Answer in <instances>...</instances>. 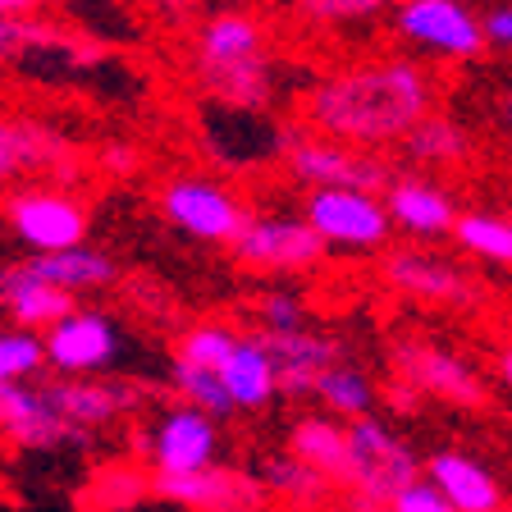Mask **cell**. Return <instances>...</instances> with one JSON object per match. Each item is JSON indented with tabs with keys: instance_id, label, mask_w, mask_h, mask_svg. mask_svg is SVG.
<instances>
[{
	"instance_id": "2e32d148",
	"label": "cell",
	"mask_w": 512,
	"mask_h": 512,
	"mask_svg": "<svg viewBox=\"0 0 512 512\" xmlns=\"http://www.w3.org/2000/svg\"><path fill=\"white\" fill-rule=\"evenodd\" d=\"M42 389L78 430H87V435L142 407V384L106 380V375H51Z\"/></svg>"
},
{
	"instance_id": "44dd1931",
	"label": "cell",
	"mask_w": 512,
	"mask_h": 512,
	"mask_svg": "<svg viewBox=\"0 0 512 512\" xmlns=\"http://www.w3.org/2000/svg\"><path fill=\"white\" fill-rule=\"evenodd\" d=\"M426 476L444 490L453 512H503L508 508V494H503L499 476L480 458H471V453L439 448V453L426 458Z\"/></svg>"
},
{
	"instance_id": "4dcf8cb0",
	"label": "cell",
	"mask_w": 512,
	"mask_h": 512,
	"mask_svg": "<svg viewBox=\"0 0 512 512\" xmlns=\"http://www.w3.org/2000/svg\"><path fill=\"white\" fill-rule=\"evenodd\" d=\"M403 0H293V19L307 28H348L371 23L380 14H394Z\"/></svg>"
},
{
	"instance_id": "7402d4cb",
	"label": "cell",
	"mask_w": 512,
	"mask_h": 512,
	"mask_svg": "<svg viewBox=\"0 0 512 512\" xmlns=\"http://www.w3.org/2000/svg\"><path fill=\"white\" fill-rule=\"evenodd\" d=\"M78 293L69 288H55V284H42V279H28L23 266H0V307L10 311L14 330H55L64 316H74L78 311Z\"/></svg>"
},
{
	"instance_id": "8fae6325",
	"label": "cell",
	"mask_w": 512,
	"mask_h": 512,
	"mask_svg": "<svg viewBox=\"0 0 512 512\" xmlns=\"http://www.w3.org/2000/svg\"><path fill=\"white\" fill-rule=\"evenodd\" d=\"M23 174L46 183H74L83 174V147L42 119L0 115V183Z\"/></svg>"
},
{
	"instance_id": "9a60e30c",
	"label": "cell",
	"mask_w": 512,
	"mask_h": 512,
	"mask_svg": "<svg viewBox=\"0 0 512 512\" xmlns=\"http://www.w3.org/2000/svg\"><path fill=\"white\" fill-rule=\"evenodd\" d=\"M119 357V325L106 311L64 316L55 330H46V362L51 375H106Z\"/></svg>"
},
{
	"instance_id": "484cf974",
	"label": "cell",
	"mask_w": 512,
	"mask_h": 512,
	"mask_svg": "<svg viewBox=\"0 0 512 512\" xmlns=\"http://www.w3.org/2000/svg\"><path fill=\"white\" fill-rule=\"evenodd\" d=\"M261 480H266V490H270V499H279V503H288V508H302V512H311V508H325V503L334 499V485L325 471H316L311 462H302L298 453H270L266 462H261Z\"/></svg>"
},
{
	"instance_id": "8992f818",
	"label": "cell",
	"mask_w": 512,
	"mask_h": 512,
	"mask_svg": "<svg viewBox=\"0 0 512 512\" xmlns=\"http://www.w3.org/2000/svg\"><path fill=\"white\" fill-rule=\"evenodd\" d=\"M394 375L403 384H412L421 398H435L458 412H480L490 403V389L476 375V366L467 357H458L444 343L430 339H398L394 343Z\"/></svg>"
},
{
	"instance_id": "1f68e13d",
	"label": "cell",
	"mask_w": 512,
	"mask_h": 512,
	"mask_svg": "<svg viewBox=\"0 0 512 512\" xmlns=\"http://www.w3.org/2000/svg\"><path fill=\"white\" fill-rule=\"evenodd\" d=\"M238 343H243V334H234V325H224V320H202V325H188V330L179 334L174 357L197 362V366H215V371H220V366L238 352Z\"/></svg>"
},
{
	"instance_id": "f1b7e54d",
	"label": "cell",
	"mask_w": 512,
	"mask_h": 512,
	"mask_svg": "<svg viewBox=\"0 0 512 512\" xmlns=\"http://www.w3.org/2000/svg\"><path fill=\"white\" fill-rule=\"evenodd\" d=\"M375 380L362 371V366H352L343 357L339 366L316 380V403H325V412L339 416V421H357V416H371L375 412Z\"/></svg>"
},
{
	"instance_id": "5b68a950",
	"label": "cell",
	"mask_w": 512,
	"mask_h": 512,
	"mask_svg": "<svg viewBox=\"0 0 512 512\" xmlns=\"http://www.w3.org/2000/svg\"><path fill=\"white\" fill-rule=\"evenodd\" d=\"M394 37L421 55L476 60L485 51V19L462 0H403L394 10Z\"/></svg>"
},
{
	"instance_id": "e575fe53",
	"label": "cell",
	"mask_w": 512,
	"mask_h": 512,
	"mask_svg": "<svg viewBox=\"0 0 512 512\" xmlns=\"http://www.w3.org/2000/svg\"><path fill=\"white\" fill-rule=\"evenodd\" d=\"M256 325L261 330H275V334H284V330H307V307H302V298L298 293H261L256 298Z\"/></svg>"
},
{
	"instance_id": "30bf717a",
	"label": "cell",
	"mask_w": 512,
	"mask_h": 512,
	"mask_svg": "<svg viewBox=\"0 0 512 512\" xmlns=\"http://www.w3.org/2000/svg\"><path fill=\"white\" fill-rule=\"evenodd\" d=\"M325 238L307 215H252L247 229L234 238V261L247 270H270V275H298L316 270L325 261Z\"/></svg>"
},
{
	"instance_id": "60d3db41",
	"label": "cell",
	"mask_w": 512,
	"mask_h": 512,
	"mask_svg": "<svg viewBox=\"0 0 512 512\" xmlns=\"http://www.w3.org/2000/svg\"><path fill=\"white\" fill-rule=\"evenodd\" d=\"M46 0H0V14H37Z\"/></svg>"
},
{
	"instance_id": "ab89813d",
	"label": "cell",
	"mask_w": 512,
	"mask_h": 512,
	"mask_svg": "<svg viewBox=\"0 0 512 512\" xmlns=\"http://www.w3.org/2000/svg\"><path fill=\"white\" fill-rule=\"evenodd\" d=\"M494 119H499V128H508L512 133V83L494 92Z\"/></svg>"
},
{
	"instance_id": "cb8c5ba5",
	"label": "cell",
	"mask_w": 512,
	"mask_h": 512,
	"mask_svg": "<svg viewBox=\"0 0 512 512\" xmlns=\"http://www.w3.org/2000/svg\"><path fill=\"white\" fill-rule=\"evenodd\" d=\"M23 275L28 279H42V284H55V288H69V293H87V288H106L115 284L119 266L110 261L106 252L96 247H69V252H37L28 261H19Z\"/></svg>"
},
{
	"instance_id": "d6986e66",
	"label": "cell",
	"mask_w": 512,
	"mask_h": 512,
	"mask_svg": "<svg viewBox=\"0 0 512 512\" xmlns=\"http://www.w3.org/2000/svg\"><path fill=\"white\" fill-rule=\"evenodd\" d=\"M261 348L270 352V362L279 371V394L288 398H316V380L330 366L343 362V343L334 334H311V330H256Z\"/></svg>"
},
{
	"instance_id": "3957f363",
	"label": "cell",
	"mask_w": 512,
	"mask_h": 512,
	"mask_svg": "<svg viewBox=\"0 0 512 512\" xmlns=\"http://www.w3.org/2000/svg\"><path fill=\"white\" fill-rule=\"evenodd\" d=\"M348 439H352V471L348 485H343L348 512H389V503H394V494L403 485L426 476V462L375 416L348 421Z\"/></svg>"
},
{
	"instance_id": "f546056e",
	"label": "cell",
	"mask_w": 512,
	"mask_h": 512,
	"mask_svg": "<svg viewBox=\"0 0 512 512\" xmlns=\"http://www.w3.org/2000/svg\"><path fill=\"white\" fill-rule=\"evenodd\" d=\"M170 389L183 398V403L202 407V412H211V416H229V412H234V398H229V389H224V375L215 371V366H197V362H183V357H174Z\"/></svg>"
},
{
	"instance_id": "6da1fadb",
	"label": "cell",
	"mask_w": 512,
	"mask_h": 512,
	"mask_svg": "<svg viewBox=\"0 0 512 512\" xmlns=\"http://www.w3.org/2000/svg\"><path fill=\"white\" fill-rule=\"evenodd\" d=\"M435 110V78L412 55H375L330 69L302 96V128L348 147L403 142Z\"/></svg>"
},
{
	"instance_id": "52a82bcc",
	"label": "cell",
	"mask_w": 512,
	"mask_h": 512,
	"mask_svg": "<svg viewBox=\"0 0 512 512\" xmlns=\"http://www.w3.org/2000/svg\"><path fill=\"white\" fill-rule=\"evenodd\" d=\"M160 215L179 234L202 238V243H224V247H234V238L252 220V211L238 202L234 192L211 179H197V174H174V179L160 183Z\"/></svg>"
},
{
	"instance_id": "7a4b0ae2",
	"label": "cell",
	"mask_w": 512,
	"mask_h": 512,
	"mask_svg": "<svg viewBox=\"0 0 512 512\" xmlns=\"http://www.w3.org/2000/svg\"><path fill=\"white\" fill-rule=\"evenodd\" d=\"M192 69L215 106L238 110V115H261L270 106V83H275L266 23L247 10L211 14L192 42Z\"/></svg>"
},
{
	"instance_id": "d6a6232c",
	"label": "cell",
	"mask_w": 512,
	"mask_h": 512,
	"mask_svg": "<svg viewBox=\"0 0 512 512\" xmlns=\"http://www.w3.org/2000/svg\"><path fill=\"white\" fill-rule=\"evenodd\" d=\"M42 371H51V362H46V334H32V330L0 334V384H28Z\"/></svg>"
},
{
	"instance_id": "836d02e7",
	"label": "cell",
	"mask_w": 512,
	"mask_h": 512,
	"mask_svg": "<svg viewBox=\"0 0 512 512\" xmlns=\"http://www.w3.org/2000/svg\"><path fill=\"white\" fill-rule=\"evenodd\" d=\"M151 494V476L138 467H128V462H115V467H101L92 476V499L101 503L106 512H128L138 508L142 499Z\"/></svg>"
},
{
	"instance_id": "ba28073f",
	"label": "cell",
	"mask_w": 512,
	"mask_h": 512,
	"mask_svg": "<svg viewBox=\"0 0 512 512\" xmlns=\"http://www.w3.org/2000/svg\"><path fill=\"white\" fill-rule=\"evenodd\" d=\"M307 215L316 224V234L334 247H352V252H380L394 238V215L384 206V192L366 188H311L307 192Z\"/></svg>"
},
{
	"instance_id": "b9f144b4",
	"label": "cell",
	"mask_w": 512,
	"mask_h": 512,
	"mask_svg": "<svg viewBox=\"0 0 512 512\" xmlns=\"http://www.w3.org/2000/svg\"><path fill=\"white\" fill-rule=\"evenodd\" d=\"M494 366H499V380L512 389V348H503V352H499V362H494Z\"/></svg>"
},
{
	"instance_id": "9c48e42d",
	"label": "cell",
	"mask_w": 512,
	"mask_h": 512,
	"mask_svg": "<svg viewBox=\"0 0 512 512\" xmlns=\"http://www.w3.org/2000/svg\"><path fill=\"white\" fill-rule=\"evenodd\" d=\"M380 279L389 293L426 307H448V311H467L476 307L480 288L458 261L430 252V247H389L380 256Z\"/></svg>"
},
{
	"instance_id": "f35d334b",
	"label": "cell",
	"mask_w": 512,
	"mask_h": 512,
	"mask_svg": "<svg viewBox=\"0 0 512 512\" xmlns=\"http://www.w3.org/2000/svg\"><path fill=\"white\" fill-rule=\"evenodd\" d=\"M142 10H151L156 19H165V23H183V19H192V14L202 10V0H138Z\"/></svg>"
},
{
	"instance_id": "7bdbcfd3",
	"label": "cell",
	"mask_w": 512,
	"mask_h": 512,
	"mask_svg": "<svg viewBox=\"0 0 512 512\" xmlns=\"http://www.w3.org/2000/svg\"><path fill=\"white\" fill-rule=\"evenodd\" d=\"M0 215H5V206H0Z\"/></svg>"
},
{
	"instance_id": "4fadbf2b",
	"label": "cell",
	"mask_w": 512,
	"mask_h": 512,
	"mask_svg": "<svg viewBox=\"0 0 512 512\" xmlns=\"http://www.w3.org/2000/svg\"><path fill=\"white\" fill-rule=\"evenodd\" d=\"M220 416L202 412L192 403H179L156 421V430L147 435H133V448L142 458H151V467L160 476H183V471H202L215 467L220 458Z\"/></svg>"
},
{
	"instance_id": "e0dca14e",
	"label": "cell",
	"mask_w": 512,
	"mask_h": 512,
	"mask_svg": "<svg viewBox=\"0 0 512 512\" xmlns=\"http://www.w3.org/2000/svg\"><path fill=\"white\" fill-rule=\"evenodd\" d=\"M0 430L23 448H64L92 439L46 398L42 384H0Z\"/></svg>"
},
{
	"instance_id": "d4e9b609",
	"label": "cell",
	"mask_w": 512,
	"mask_h": 512,
	"mask_svg": "<svg viewBox=\"0 0 512 512\" xmlns=\"http://www.w3.org/2000/svg\"><path fill=\"white\" fill-rule=\"evenodd\" d=\"M220 375H224L229 398H234V412H261V407H270V398L279 394V371L256 334L238 343V352L220 366Z\"/></svg>"
},
{
	"instance_id": "83f0119b",
	"label": "cell",
	"mask_w": 512,
	"mask_h": 512,
	"mask_svg": "<svg viewBox=\"0 0 512 512\" xmlns=\"http://www.w3.org/2000/svg\"><path fill=\"white\" fill-rule=\"evenodd\" d=\"M453 243L494 270H512V215L503 211H462Z\"/></svg>"
},
{
	"instance_id": "7c38bea8",
	"label": "cell",
	"mask_w": 512,
	"mask_h": 512,
	"mask_svg": "<svg viewBox=\"0 0 512 512\" xmlns=\"http://www.w3.org/2000/svg\"><path fill=\"white\" fill-rule=\"evenodd\" d=\"M151 494L165 503H179L188 512H266L270 503L261 471L224 467V462L202 471H183V476L151 471Z\"/></svg>"
},
{
	"instance_id": "ac0fdd59",
	"label": "cell",
	"mask_w": 512,
	"mask_h": 512,
	"mask_svg": "<svg viewBox=\"0 0 512 512\" xmlns=\"http://www.w3.org/2000/svg\"><path fill=\"white\" fill-rule=\"evenodd\" d=\"M384 206L394 215V229L416 243H439L453 238L458 229V202L448 197V188H439L426 174H394V183L384 188Z\"/></svg>"
},
{
	"instance_id": "4316f807",
	"label": "cell",
	"mask_w": 512,
	"mask_h": 512,
	"mask_svg": "<svg viewBox=\"0 0 512 512\" xmlns=\"http://www.w3.org/2000/svg\"><path fill=\"white\" fill-rule=\"evenodd\" d=\"M398 147H403V156L412 160V165H426V170H453V165H462V160L471 156V133L453 115L430 110V115L421 119Z\"/></svg>"
},
{
	"instance_id": "5bb4252c",
	"label": "cell",
	"mask_w": 512,
	"mask_h": 512,
	"mask_svg": "<svg viewBox=\"0 0 512 512\" xmlns=\"http://www.w3.org/2000/svg\"><path fill=\"white\" fill-rule=\"evenodd\" d=\"M5 220L32 252H69L87 243V206L60 188H23L5 202Z\"/></svg>"
},
{
	"instance_id": "d590c367",
	"label": "cell",
	"mask_w": 512,
	"mask_h": 512,
	"mask_svg": "<svg viewBox=\"0 0 512 512\" xmlns=\"http://www.w3.org/2000/svg\"><path fill=\"white\" fill-rule=\"evenodd\" d=\"M389 512H453V503L444 499V490H439L430 476H416L412 485H403V490L394 494Z\"/></svg>"
},
{
	"instance_id": "603a6c76",
	"label": "cell",
	"mask_w": 512,
	"mask_h": 512,
	"mask_svg": "<svg viewBox=\"0 0 512 512\" xmlns=\"http://www.w3.org/2000/svg\"><path fill=\"white\" fill-rule=\"evenodd\" d=\"M288 453H298L302 462H311L316 471L334 480V485H348L352 471V439H348V421L320 412V416H302L298 426L288 430Z\"/></svg>"
},
{
	"instance_id": "ffe728a7",
	"label": "cell",
	"mask_w": 512,
	"mask_h": 512,
	"mask_svg": "<svg viewBox=\"0 0 512 512\" xmlns=\"http://www.w3.org/2000/svg\"><path fill=\"white\" fill-rule=\"evenodd\" d=\"M60 51L69 64H101L106 46L78 42L74 32H64L60 23L42 19V14H0V69L5 64H23L32 55Z\"/></svg>"
},
{
	"instance_id": "8d00e7d4",
	"label": "cell",
	"mask_w": 512,
	"mask_h": 512,
	"mask_svg": "<svg viewBox=\"0 0 512 512\" xmlns=\"http://www.w3.org/2000/svg\"><path fill=\"white\" fill-rule=\"evenodd\" d=\"M96 165H101L110 179H133V174L142 170V151L133 147V142H106L101 156H96Z\"/></svg>"
},
{
	"instance_id": "74e56055",
	"label": "cell",
	"mask_w": 512,
	"mask_h": 512,
	"mask_svg": "<svg viewBox=\"0 0 512 512\" xmlns=\"http://www.w3.org/2000/svg\"><path fill=\"white\" fill-rule=\"evenodd\" d=\"M480 19H485V42H490L494 51H508L512 55V0H503V5L485 10Z\"/></svg>"
},
{
	"instance_id": "277c9868",
	"label": "cell",
	"mask_w": 512,
	"mask_h": 512,
	"mask_svg": "<svg viewBox=\"0 0 512 512\" xmlns=\"http://www.w3.org/2000/svg\"><path fill=\"white\" fill-rule=\"evenodd\" d=\"M284 142V160L288 174L307 188H366V192H384L394 183V170L384 165L371 151H357L348 142L320 138L311 128H288L279 133Z\"/></svg>"
}]
</instances>
